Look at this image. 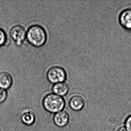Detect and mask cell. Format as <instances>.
Here are the masks:
<instances>
[{
    "instance_id": "cell-1",
    "label": "cell",
    "mask_w": 131,
    "mask_h": 131,
    "mask_svg": "<svg viewBox=\"0 0 131 131\" xmlns=\"http://www.w3.org/2000/svg\"><path fill=\"white\" fill-rule=\"evenodd\" d=\"M27 41L32 46L36 47L42 46L47 39V34L44 28L38 25L30 26L26 33Z\"/></svg>"
},
{
    "instance_id": "cell-2",
    "label": "cell",
    "mask_w": 131,
    "mask_h": 131,
    "mask_svg": "<svg viewBox=\"0 0 131 131\" xmlns=\"http://www.w3.org/2000/svg\"><path fill=\"white\" fill-rule=\"evenodd\" d=\"M42 104L47 111L51 113H56L63 110L66 103L62 96L54 93H50L45 96L43 100Z\"/></svg>"
},
{
    "instance_id": "cell-3",
    "label": "cell",
    "mask_w": 131,
    "mask_h": 131,
    "mask_svg": "<svg viewBox=\"0 0 131 131\" xmlns=\"http://www.w3.org/2000/svg\"><path fill=\"white\" fill-rule=\"evenodd\" d=\"M47 77L48 81L53 84L62 82L66 79V72L62 67H53L48 70Z\"/></svg>"
},
{
    "instance_id": "cell-4",
    "label": "cell",
    "mask_w": 131,
    "mask_h": 131,
    "mask_svg": "<svg viewBox=\"0 0 131 131\" xmlns=\"http://www.w3.org/2000/svg\"><path fill=\"white\" fill-rule=\"evenodd\" d=\"M26 33L25 28L20 25L14 26L10 31L11 38L18 46H20L23 43L26 38Z\"/></svg>"
},
{
    "instance_id": "cell-5",
    "label": "cell",
    "mask_w": 131,
    "mask_h": 131,
    "mask_svg": "<svg viewBox=\"0 0 131 131\" xmlns=\"http://www.w3.org/2000/svg\"><path fill=\"white\" fill-rule=\"evenodd\" d=\"M53 120L55 125L58 127H65L69 123L70 116L67 112L62 110L55 113Z\"/></svg>"
},
{
    "instance_id": "cell-6",
    "label": "cell",
    "mask_w": 131,
    "mask_h": 131,
    "mask_svg": "<svg viewBox=\"0 0 131 131\" xmlns=\"http://www.w3.org/2000/svg\"><path fill=\"white\" fill-rule=\"evenodd\" d=\"M119 23L125 29H131V8L124 9L121 12L119 17Z\"/></svg>"
},
{
    "instance_id": "cell-7",
    "label": "cell",
    "mask_w": 131,
    "mask_h": 131,
    "mask_svg": "<svg viewBox=\"0 0 131 131\" xmlns=\"http://www.w3.org/2000/svg\"><path fill=\"white\" fill-rule=\"evenodd\" d=\"M69 105L72 110L79 111L84 107L85 101L83 98L80 96H73L70 100Z\"/></svg>"
},
{
    "instance_id": "cell-8",
    "label": "cell",
    "mask_w": 131,
    "mask_h": 131,
    "mask_svg": "<svg viewBox=\"0 0 131 131\" xmlns=\"http://www.w3.org/2000/svg\"><path fill=\"white\" fill-rule=\"evenodd\" d=\"M13 83V77L10 73L6 72L0 73V88L5 90L8 89Z\"/></svg>"
},
{
    "instance_id": "cell-9",
    "label": "cell",
    "mask_w": 131,
    "mask_h": 131,
    "mask_svg": "<svg viewBox=\"0 0 131 131\" xmlns=\"http://www.w3.org/2000/svg\"><path fill=\"white\" fill-rule=\"evenodd\" d=\"M52 90L54 94L60 96L66 95L69 90L68 84L65 82L54 84L52 87Z\"/></svg>"
},
{
    "instance_id": "cell-10",
    "label": "cell",
    "mask_w": 131,
    "mask_h": 131,
    "mask_svg": "<svg viewBox=\"0 0 131 131\" xmlns=\"http://www.w3.org/2000/svg\"><path fill=\"white\" fill-rule=\"evenodd\" d=\"M36 115L32 111H27L24 112L21 117L22 122L27 125H32L36 120Z\"/></svg>"
},
{
    "instance_id": "cell-11",
    "label": "cell",
    "mask_w": 131,
    "mask_h": 131,
    "mask_svg": "<svg viewBox=\"0 0 131 131\" xmlns=\"http://www.w3.org/2000/svg\"><path fill=\"white\" fill-rule=\"evenodd\" d=\"M7 40V38L6 33L2 29H0V46L5 44Z\"/></svg>"
},
{
    "instance_id": "cell-12",
    "label": "cell",
    "mask_w": 131,
    "mask_h": 131,
    "mask_svg": "<svg viewBox=\"0 0 131 131\" xmlns=\"http://www.w3.org/2000/svg\"><path fill=\"white\" fill-rule=\"evenodd\" d=\"M7 93L5 90L0 88V103L3 102L7 97Z\"/></svg>"
},
{
    "instance_id": "cell-13",
    "label": "cell",
    "mask_w": 131,
    "mask_h": 131,
    "mask_svg": "<svg viewBox=\"0 0 131 131\" xmlns=\"http://www.w3.org/2000/svg\"><path fill=\"white\" fill-rule=\"evenodd\" d=\"M125 128L128 131H131V115L128 116L126 119Z\"/></svg>"
},
{
    "instance_id": "cell-14",
    "label": "cell",
    "mask_w": 131,
    "mask_h": 131,
    "mask_svg": "<svg viewBox=\"0 0 131 131\" xmlns=\"http://www.w3.org/2000/svg\"><path fill=\"white\" fill-rule=\"evenodd\" d=\"M117 131H128L125 127H121L118 129Z\"/></svg>"
}]
</instances>
